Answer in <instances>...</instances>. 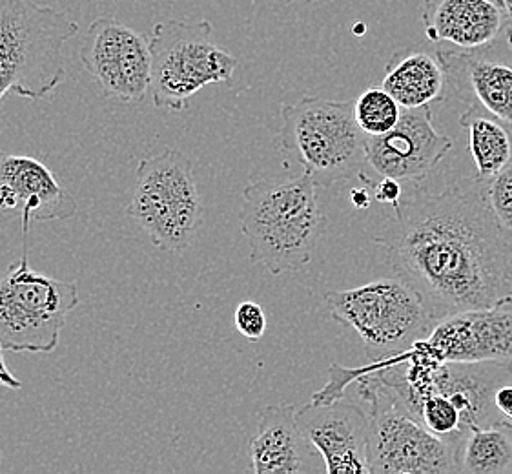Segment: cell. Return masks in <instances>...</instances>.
<instances>
[{"label":"cell","mask_w":512,"mask_h":474,"mask_svg":"<svg viewBox=\"0 0 512 474\" xmlns=\"http://www.w3.org/2000/svg\"><path fill=\"white\" fill-rule=\"evenodd\" d=\"M505 15V30H507V42L512 50V0H496Z\"/></svg>","instance_id":"cell-27"},{"label":"cell","mask_w":512,"mask_h":474,"mask_svg":"<svg viewBox=\"0 0 512 474\" xmlns=\"http://www.w3.org/2000/svg\"><path fill=\"white\" fill-rule=\"evenodd\" d=\"M350 197H352V203L358 208H369L370 199H372L367 188H354V190H350Z\"/></svg>","instance_id":"cell-28"},{"label":"cell","mask_w":512,"mask_h":474,"mask_svg":"<svg viewBox=\"0 0 512 474\" xmlns=\"http://www.w3.org/2000/svg\"><path fill=\"white\" fill-rule=\"evenodd\" d=\"M126 212L148 234L154 247L185 252L205 219L192 161L170 148L141 159Z\"/></svg>","instance_id":"cell-7"},{"label":"cell","mask_w":512,"mask_h":474,"mask_svg":"<svg viewBox=\"0 0 512 474\" xmlns=\"http://www.w3.org/2000/svg\"><path fill=\"white\" fill-rule=\"evenodd\" d=\"M79 33L66 13L35 0H0V101L42 99L66 77L62 50Z\"/></svg>","instance_id":"cell-4"},{"label":"cell","mask_w":512,"mask_h":474,"mask_svg":"<svg viewBox=\"0 0 512 474\" xmlns=\"http://www.w3.org/2000/svg\"><path fill=\"white\" fill-rule=\"evenodd\" d=\"M452 139L436 130L432 108L403 110L400 123L387 134L367 137L365 166L358 177H392L421 181L449 154Z\"/></svg>","instance_id":"cell-11"},{"label":"cell","mask_w":512,"mask_h":474,"mask_svg":"<svg viewBox=\"0 0 512 474\" xmlns=\"http://www.w3.org/2000/svg\"><path fill=\"white\" fill-rule=\"evenodd\" d=\"M418 343L440 361H512V294L443 318Z\"/></svg>","instance_id":"cell-12"},{"label":"cell","mask_w":512,"mask_h":474,"mask_svg":"<svg viewBox=\"0 0 512 474\" xmlns=\"http://www.w3.org/2000/svg\"><path fill=\"white\" fill-rule=\"evenodd\" d=\"M150 95L157 108L183 112L188 101L210 84L230 83L234 55L219 48L208 21L157 22L150 39Z\"/></svg>","instance_id":"cell-9"},{"label":"cell","mask_w":512,"mask_h":474,"mask_svg":"<svg viewBox=\"0 0 512 474\" xmlns=\"http://www.w3.org/2000/svg\"><path fill=\"white\" fill-rule=\"evenodd\" d=\"M21 208L22 234L31 221H66L77 214L75 197L48 166L30 155L0 150V214Z\"/></svg>","instance_id":"cell-14"},{"label":"cell","mask_w":512,"mask_h":474,"mask_svg":"<svg viewBox=\"0 0 512 474\" xmlns=\"http://www.w3.org/2000/svg\"><path fill=\"white\" fill-rule=\"evenodd\" d=\"M22 258L0 278V345L4 351L52 354L66 318L79 307L77 283L35 272L28 263V234Z\"/></svg>","instance_id":"cell-8"},{"label":"cell","mask_w":512,"mask_h":474,"mask_svg":"<svg viewBox=\"0 0 512 474\" xmlns=\"http://www.w3.org/2000/svg\"><path fill=\"white\" fill-rule=\"evenodd\" d=\"M0 464H2V454H0Z\"/></svg>","instance_id":"cell-30"},{"label":"cell","mask_w":512,"mask_h":474,"mask_svg":"<svg viewBox=\"0 0 512 474\" xmlns=\"http://www.w3.org/2000/svg\"><path fill=\"white\" fill-rule=\"evenodd\" d=\"M451 90L469 106H478L512 130V66L480 52L438 46ZM483 52V50H482Z\"/></svg>","instance_id":"cell-17"},{"label":"cell","mask_w":512,"mask_h":474,"mask_svg":"<svg viewBox=\"0 0 512 474\" xmlns=\"http://www.w3.org/2000/svg\"><path fill=\"white\" fill-rule=\"evenodd\" d=\"M359 179L372 186V196L379 203L390 205L392 210L400 205L403 190L398 179H392V177H359Z\"/></svg>","instance_id":"cell-24"},{"label":"cell","mask_w":512,"mask_h":474,"mask_svg":"<svg viewBox=\"0 0 512 474\" xmlns=\"http://www.w3.org/2000/svg\"><path fill=\"white\" fill-rule=\"evenodd\" d=\"M285 2H299V4H312V2H319V0H285Z\"/></svg>","instance_id":"cell-29"},{"label":"cell","mask_w":512,"mask_h":474,"mask_svg":"<svg viewBox=\"0 0 512 474\" xmlns=\"http://www.w3.org/2000/svg\"><path fill=\"white\" fill-rule=\"evenodd\" d=\"M381 86L403 110L432 108L443 103L452 92L440 52H427L414 46L390 57Z\"/></svg>","instance_id":"cell-18"},{"label":"cell","mask_w":512,"mask_h":474,"mask_svg":"<svg viewBox=\"0 0 512 474\" xmlns=\"http://www.w3.org/2000/svg\"><path fill=\"white\" fill-rule=\"evenodd\" d=\"M403 108L383 86L369 88L354 101V119L369 137L387 134L400 123Z\"/></svg>","instance_id":"cell-21"},{"label":"cell","mask_w":512,"mask_h":474,"mask_svg":"<svg viewBox=\"0 0 512 474\" xmlns=\"http://www.w3.org/2000/svg\"><path fill=\"white\" fill-rule=\"evenodd\" d=\"M325 303L332 320L361 338L369 363L407 351L436 325L418 292L400 278L330 292Z\"/></svg>","instance_id":"cell-6"},{"label":"cell","mask_w":512,"mask_h":474,"mask_svg":"<svg viewBox=\"0 0 512 474\" xmlns=\"http://www.w3.org/2000/svg\"><path fill=\"white\" fill-rule=\"evenodd\" d=\"M316 447L297 425L290 403L268 405L259 413L257 431L250 440V460L256 474H297L325 471L316 465Z\"/></svg>","instance_id":"cell-16"},{"label":"cell","mask_w":512,"mask_h":474,"mask_svg":"<svg viewBox=\"0 0 512 474\" xmlns=\"http://www.w3.org/2000/svg\"><path fill=\"white\" fill-rule=\"evenodd\" d=\"M367 137L354 119V101L301 97L281 104L279 145L319 186L358 176L365 166Z\"/></svg>","instance_id":"cell-5"},{"label":"cell","mask_w":512,"mask_h":474,"mask_svg":"<svg viewBox=\"0 0 512 474\" xmlns=\"http://www.w3.org/2000/svg\"><path fill=\"white\" fill-rule=\"evenodd\" d=\"M485 192L498 225L512 237V165L485 179Z\"/></svg>","instance_id":"cell-22"},{"label":"cell","mask_w":512,"mask_h":474,"mask_svg":"<svg viewBox=\"0 0 512 474\" xmlns=\"http://www.w3.org/2000/svg\"><path fill=\"white\" fill-rule=\"evenodd\" d=\"M460 124L469 134V152L476 174L489 179L512 165V130L478 106L460 117Z\"/></svg>","instance_id":"cell-19"},{"label":"cell","mask_w":512,"mask_h":474,"mask_svg":"<svg viewBox=\"0 0 512 474\" xmlns=\"http://www.w3.org/2000/svg\"><path fill=\"white\" fill-rule=\"evenodd\" d=\"M421 22L429 41L460 52H482L505 30L496 0H423Z\"/></svg>","instance_id":"cell-15"},{"label":"cell","mask_w":512,"mask_h":474,"mask_svg":"<svg viewBox=\"0 0 512 474\" xmlns=\"http://www.w3.org/2000/svg\"><path fill=\"white\" fill-rule=\"evenodd\" d=\"M352 383L369 413L370 474L460 473L451 445L416 420L374 372L332 365L327 385L310 402L339 400Z\"/></svg>","instance_id":"cell-2"},{"label":"cell","mask_w":512,"mask_h":474,"mask_svg":"<svg viewBox=\"0 0 512 474\" xmlns=\"http://www.w3.org/2000/svg\"><path fill=\"white\" fill-rule=\"evenodd\" d=\"M494 407L503 423L512 425V371L494 391Z\"/></svg>","instance_id":"cell-25"},{"label":"cell","mask_w":512,"mask_h":474,"mask_svg":"<svg viewBox=\"0 0 512 474\" xmlns=\"http://www.w3.org/2000/svg\"><path fill=\"white\" fill-rule=\"evenodd\" d=\"M394 216L374 241L436 323L512 294V237L492 214L483 177L441 192L416 188Z\"/></svg>","instance_id":"cell-1"},{"label":"cell","mask_w":512,"mask_h":474,"mask_svg":"<svg viewBox=\"0 0 512 474\" xmlns=\"http://www.w3.org/2000/svg\"><path fill=\"white\" fill-rule=\"evenodd\" d=\"M297 425L318 449L328 474H370L369 413L359 403L339 398L334 402L303 405Z\"/></svg>","instance_id":"cell-13"},{"label":"cell","mask_w":512,"mask_h":474,"mask_svg":"<svg viewBox=\"0 0 512 474\" xmlns=\"http://www.w3.org/2000/svg\"><path fill=\"white\" fill-rule=\"evenodd\" d=\"M234 325L237 332L243 334L246 340L259 341L267 334V314L256 301H243L237 305Z\"/></svg>","instance_id":"cell-23"},{"label":"cell","mask_w":512,"mask_h":474,"mask_svg":"<svg viewBox=\"0 0 512 474\" xmlns=\"http://www.w3.org/2000/svg\"><path fill=\"white\" fill-rule=\"evenodd\" d=\"M460 473H512V425L496 423L476 427L461 445Z\"/></svg>","instance_id":"cell-20"},{"label":"cell","mask_w":512,"mask_h":474,"mask_svg":"<svg viewBox=\"0 0 512 474\" xmlns=\"http://www.w3.org/2000/svg\"><path fill=\"white\" fill-rule=\"evenodd\" d=\"M79 59L104 97L141 103L150 93V41L123 22L110 17L93 21L82 41Z\"/></svg>","instance_id":"cell-10"},{"label":"cell","mask_w":512,"mask_h":474,"mask_svg":"<svg viewBox=\"0 0 512 474\" xmlns=\"http://www.w3.org/2000/svg\"><path fill=\"white\" fill-rule=\"evenodd\" d=\"M2 352H4V349L0 345V387H6V389H11V391H19V389H22V382L8 369Z\"/></svg>","instance_id":"cell-26"},{"label":"cell","mask_w":512,"mask_h":474,"mask_svg":"<svg viewBox=\"0 0 512 474\" xmlns=\"http://www.w3.org/2000/svg\"><path fill=\"white\" fill-rule=\"evenodd\" d=\"M318 188L307 172L288 181L261 179L246 186L241 230L252 263L272 276L307 267L327 221Z\"/></svg>","instance_id":"cell-3"}]
</instances>
